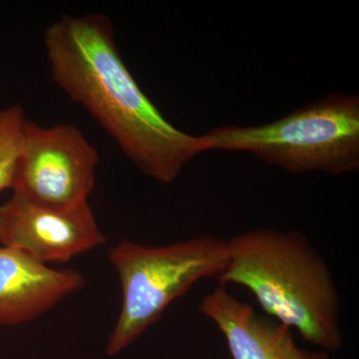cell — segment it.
Here are the masks:
<instances>
[{
	"label": "cell",
	"instance_id": "1",
	"mask_svg": "<svg viewBox=\"0 0 359 359\" xmlns=\"http://www.w3.org/2000/svg\"><path fill=\"white\" fill-rule=\"evenodd\" d=\"M52 80L117 144L149 178L176 181L198 155L211 151L205 135L181 131L142 91L102 14L63 15L44 33Z\"/></svg>",
	"mask_w": 359,
	"mask_h": 359
},
{
	"label": "cell",
	"instance_id": "2",
	"mask_svg": "<svg viewBox=\"0 0 359 359\" xmlns=\"http://www.w3.org/2000/svg\"><path fill=\"white\" fill-rule=\"evenodd\" d=\"M221 285L247 287L276 320L323 351H339L340 297L323 257L301 231L259 228L228 240Z\"/></svg>",
	"mask_w": 359,
	"mask_h": 359
},
{
	"label": "cell",
	"instance_id": "3",
	"mask_svg": "<svg viewBox=\"0 0 359 359\" xmlns=\"http://www.w3.org/2000/svg\"><path fill=\"white\" fill-rule=\"evenodd\" d=\"M211 151L249 152L290 174L359 170V97L332 93L259 126H221L205 134Z\"/></svg>",
	"mask_w": 359,
	"mask_h": 359
},
{
	"label": "cell",
	"instance_id": "4",
	"mask_svg": "<svg viewBox=\"0 0 359 359\" xmlns=\"http://www.w3.org/2000/svg\"><path fill=\"white\" fill-rule=\"evenodd\" d=\"M121 285L119 318L106 353L114 356L160 320L168 306L196 283L218 278L229 264L228 241L201 236L151 247L122 241L108 252Z\"/></svg>",
	"mask_w": 359,
	"mask_h": 359
},
{
	"label": "cell",
	"instance_id": "5",
	"mask_svg": "<svg viewBox=\"0 0 359 359\" xmlns=\"http://www.w3.org/2000/svg\"><path fill=\"white\" fill-rule=\"evenodd\" d=\"M99 155L74 125L43 127L27 120L13 191L44 204H89Z\"/></svg>",
	"mask_w": 359,
	"mask_h": 359
},
{
	"label": "cell",
	"instance_id": "6",
	"mask_svg": "<svg viewBox=\"0 0 359 359\" xmlns=\"http://www.w3.org/2000/svg\"><path fill=\"white\" fill-rule=\"evenodd\" d=\"M104 243L89 204L56 207L13 192L0 205V244L39 263H65Z\"/></svg>",
	"mask_w": 359,
	"mask_h": 359
},
{
	"label": "cell",
	"instance_id": "7",
	"mask_svg": "<svg viewBox=\"0 0 359 359\" xmlns=\"http://www.w3.org/2000/svg\"><path fill=\"white\" fill-rule=\"evenodd\" d=\"M85 285L81 273L55 269L20 250L0 247V327L29 323Z\"/></svg>",
	"mask_w": 359,
	"mask_h": 359
},
{
	"label": "cell",
	"instance_id": "8",
	"mask_svg": "<svg viewBox=\"0 0 359 359\" xmlns=\"http://www.w3.org/2000/svg\"><path fill=\"white\" fill-rule=\"evenodd\" d=\"M199 311L223 334L231 359H311V353L295 344L292 328L257 313L226 285L205 294Z\"/></svg>",
	"mask_w": 359,
	"mask_h": 359
},
{
	"label": "cell",
	"instance_id": "9",
	"mask_svg": "<svg viewBox=\"0 0 359 359\" xmlns=\"http://www.w3.org/2000/svg\"><path fill=\"white\" fill-rule=\"evenodd\" d=\"M26 121L20 104L0 106V192L13 189L15 183Z\"/></svg>",
	"mask_w": 359,
	"mask_h": 359
},
{
	"label": "cell",
	"instance_id": "10",
	"mask_svg": "<svg viewBox=\"0 0 359 359\" xmlns=\"http://www.w3.org/2000/svg\"><path fill=\"white\" fill-rule=\"evenodd\" d=\"M311 359H328V355L325 351H316L311 353Z\"/></svg>",
	"mask_w": 359,
	"mask_h": 359
}]
</instances>
